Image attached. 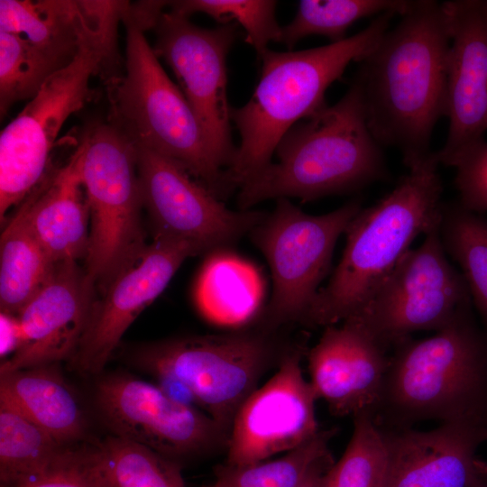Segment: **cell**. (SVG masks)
<instances>
[{
	"label": "cell",
	"instance_id": "obj_30",
	"mask_svg": "<svg viewBox=\"0 0 487 487\" xmlns=\"http://www.w3.org/2000/svg\"><path fill=\"white\" fill-rule=\"evenodd\" d=\"M353 420L350 441L326 472L323 487H389L391 457L384 433L371 412L359 413Z\"/></svg>",
	"mask_w": 487,
	"mask_h": 487
},
{
	"label": "cell",
	"instance_id": "obj_9",
	"mask_svg": "<svg viewBox=\"0 0 487 487\" xmlns=\"http://www.w3.org/2000/svg\"><path fill=\"white\" fill-rule=\"evenodd\" d=\"M80 174L89 209V242L85 258L88 278L103 290L147 244L135 148L109 122L82 135Z\"/></svg>",
	"mask_w": 487,
	"mask_h": 487
},
{
	"label": "cell",
	"instance_id": "obj_24",
	"mask_svg": "<svg viewBox=\"0 0 487 487\" xmlns=\"http://www.w3.org/2000/svg\"><path fill=\"white\" fill-rule=\"evenodd\" d=\"M76 457L93 487H186L179 463L114 435L78 446Z\"/></svg>",
	"mask_w": 487,
	"mask_h": 487
},
{
	"label": "cell",
	"instance_id": "obj_23",
	"mask_svg": "<svg viewBox=\"0 0 487 487\" xmlns=\"http://www.w3.org/2000/svg\"><path fill=\"white\" fill-rule=\"evenodd\" d=\"M0 400L17 409L63 446L83 441L87 419L55 364L0 373Z\"/></svg>",
	"mask_w": 487,
	"mask_h": 487
},
{
	"label": "cell",
	"instance_id": "obj_6",
	"mask_svg": "<svg viewBox=\"0 0 487 487\" xmlns=\"http://www.w3.org/2000/svg\"><path fill=\"white\" fill-rule=\"evenodd\" d=\"M125 75L108 81L109 122L136 147L168 157L223 200L231 195L225 170L213 158L201 126L180 88L168 77L144 32L153 28L152 11L129 3Z\"/></svg>",
	"mask_w": 487,
	"mask_h": 487
},
{
	"label": "cell",
	"instance_id": "obj_15",
	"mask_svg": "<svg viewBox=\"0 0 487 487\" xmlns=\"http://www.w3.org/2000/svg\"><path fill=\"white\" fill-rule=\"evenodd\" d=\"M305 347L291 345L276 372L242 403L234 418L225 464L247 465L294 450L321 430L317 400L302 372Z\"/></svg>",
	"mask_w": 487,
	"mask_h": 487
},
{
	"label": "cell",
	"instance_id": "obj_14",
	"mask_svg": "<svg viewBox=\"0 0 487 487\" xmlns=\"http://www.w3.org/2000/svg\"><path fill=\"white\" fill-rule=\"evenodd\" d=\"M135 148L143 207L154 238L185 241L205 253L227 249L266 216L257 210H231L171 159Z\"/></svg>",
	"mask_w": 487,
	"mask_h": 487
},
{
	"label": "cell",
	"instance_id": "obj_29",
	"mask_svg": "<svg viewBox=\"0 0 487 487\" xmlns=\"http://www.w3.org/2000/svg\"><path fill=\"white\" fill-rule=\"evenodd\" d=\"M440 236L461 268L471 299L487 322V220L462 206L444 204Z\"/></svg>",
	"mask_w": 487,
	"mask_h": 487
},
{
	"label": "cell",
	"instance_id": "obj_3",
	"mask_svg": "<svg viewBox=\"0 0 487 487\" xmlns=\"http://www.w3.org/2000/svg\"><path fill=\"white\" fill-rule=\"evenodd\" d=\"M381 146L367 125L359 85L293 125L271 162L238 189V210L267 200L310 201L360 189L387 176Z\"/></svg>",
	"mask_w": 487,
	"mask_h": 487
},
{
	"label": "cell",
	"instance_id": "obj_20",
	"mask_svg": "<svg viewBox=\"0 0 487 487\" xmlns=\"http://www.w3.org/2000/svg\"><path fill=\"white\" fill-rule=\"evenodd\" d=\"M382 432L391 457L389 487H476L487 480V464L476 456L486 427L440 424L427 431Z\"/></svg>",
	"mask_w": 487,
	"mask_h": 487
},
{
	"label": "cell",
	"instance_id": "obj_8",
	"mask_svg": "<svg viewBox=\"0 0 487 487\" xmlns=\"http://www.w3.org/2000/svg\"><path fill=\"white\" fill-rule=\"evenodd\" d=\"M117 29L86 43L52 74L0 134V219L5 223L51 170V152L69 117L94 97L91 79L109 71Z\"/></svg>",
	"mask_w": 487,
	"mask_h": 487
},
{
	"label": "cell",
	"instance_id": "obj_38",
	"mask_svg": "<svg viewBox=\"0 0 487 487\" xmlns=\"http://www.w3.org/2000/svg\"><path fill=\"white\" fill-rule=\"evenodd\" d=\"M476 487H487V480L482 482V483H480L478 486Z\"/></svg>",
	"mask_w": 487,
	"mask_h": 487
},
{
	"label": "cell",
	"instance_id": "obj_1",
	"mask_svg": "<svg viewBox=\"0 0 487 487\" xmlns=\"http://www.w3.org/2000/svg\"><path fill=\"white\" fill-rule=\"evenodd\" d=\"M450 43L443 4L411 1L353 78L372 136L381 147L397 149L409 169L433 153L434 128L446 116Z\"/></svg>",
	"mask_w": 487,
	"mask_h": 487
},
{
	"label": "cell",
	"instance_id": "obj_26",
	"mask_svg": "<svg viewBox=\"0 0 487 487\" xmlns=\"http://www.w3.org/2000/svg\"><path fill=\"white\" fill-rule=\"evenodd\" d=\"M55 265L36 238L23 201L5 223L0 238L1 311L17 315L45 284Z\"/></svg>",
	"mask_w": 487,
	"mask_h": 487
},
{
	"label": "cell",
	"instance_id": "obj_36",
	"mask_svg": "<svg viewBox=\"0 0 487 487\" xmlns=\"http://www.w3.org/2000/svg\"><path fill=\"white\" fill-rule=\"evenodd\" d=\"M0 335V355L5 360L15 354L23 343V333L17 315L1 311Z\"/></svg>",
	"mask_w": 487,
	"mask_h": 487
},
{
	"label": "cell",
	"instance_id": "obj_37",
	"mask_svg": "<svg viewBox=\"0 0 487 487\" xmlns=\"http://www.w3.org/2000/svg\"><path fill=\"white\" fill-rule=\"evenodd\" d=\"M334 462L330 451L321 455L310 465L298 487H323L324 477Z\"/></svg>",
	"mask_w": 487,
	"mask_h": 487
},
{
	"label": "cell",
	"instance_id": "obj_4",
	"mask_svg": "<svg viewBox=\"0 0 487 487\" xmlns=\"http://www.w3.org/2000/svg\"><path fill=\"white\" fill-rule=\"evenodd\" d=\"M395 15L381 14L338 42L298 51L267 49L258 57L262 70L253 94L245 105L230 110L240 135L234 158L225 170L231 193L271 162L279 142L293 125L326 106L327 87L352 61L360 62L374 49Z\"/></svg>",
	"mask_w": 487,
	"mask_h": 487
},
{
	"label": "cell",
	"instance_id": "obj_34",
	"mask_svg": "<svg viewBox=\"0 0 487 487\" xmlns=\"http://www.w3.org/2000/svg\"><path fill=\"white\" fill-rule=\"evenodd\" d=\"M436 159L455 170L459 205L475 213L487 211V141L482 138Z\"/></svg>",
	"mask_w": 487,
	"mask_h": 487
},
{
	"label": "cell",
	"instance_id": "obj_32",
	"mask_svg": "<svg viewBox=\"0 0 487 487\" xmlns=\"http://www.w3.org/2000/svg\"><path fill=\"white\" fill-rule=\"evenodd\" d=\"M63 68L22 35L0 32L1 118L16 102L31 100Z\"/></svg>",
	"mask_w": 487,
	"mask_h": 487
},
{
	"label": "cell",
	"instance_id": "obj_18",
	"mask_svg": "<svg viewBox=\"0 0 487 487\" xmlns=\"http://www.w3.org/2000/svg\"><path fill=\"white\" fill-rule=\"evenodd\" d=\"M324 327L308 351L310 383L336 417L372 413L389 365L388 349L351 318Z\"/></svg>",
	"mask_w": 487,
	"mask_h": 487
},
{
	"label": "cell",
	"instance_id": "obj_22",
	"mask_svg": "<svg viewBox=\"0 0 487 487\" xmlns=\"http://www.w3.org/2000/svg\"><path fill=\"white\" fill-rule=\"evenodd\" d=\"M81 145L23 200L31 227L54 263L85 259L89 242V209L80 174Z\"/></svg>",
	"mask_w": 487,
	"mask_h": 487
},
{
	"label": "cell",
	"instance_id": "obj_2",
	"mask_svg": "<svg viewBox=\"0 0 487 487\" xmlns=\"http://www.w3.org/2000/svg\"><path fill=\"white\" fill-rule=\"evenodd\" d=\"M392 348L372 413L382 431L428 420L487 428V340L469 310L430 337Z\"/></svg>",
	"mask_w": 487,
	"mask_h": 487
},
{
	"label": "cell",
	"instance_id": "obj_28",
	"mask_svg": "<svg viewBox=\"0 0 487 487\" xmlns=\"http://www.w3.org/2000/svg\"><path fill=\"white\" fill-rule=\"evenodd\" d=\"M69 448L0 400V482L45 471Z\"/></svg>",
	"mask_w": 487,
	"mask_h": 487
},
{
	"label": "cell",
	"instance_id": "obj_21",
	"mask_svg": "<svg viewBox=\"0 0 487 487\" xmlns=\"http://www.w3.org/2000/svg\"><path fill=\"white\" fill-rule=\"evenodd\" d=\"M129 2L1 0L0 32L22 35L61 67L88 41L117 28Z\"/></svg>",
	"mask_w": 487,
	"mask_h": 487
},
{
	"label": "cell",
	"instance_id": "obj_5",
	"mask_svg": "<svg viewBox=\"0 0 487 487\" xmlns=\"http://www.w3.org/2000/svg\"><path fill=\"white\" fill-rule=\"evenodd\" d=\"M438 165L433 152L409 168L389 194L353 218L341 260L302 325L326 327L358 312L416 237L440 225L444 204Z\"/></svg>",
	"mask_w": 487,
	"mask_h": 487
},
{
	"label": "cell",
	"instance_id": "obj_13",
	"mask_svg": "<svg viewBox=\"0 0 487 487\" xmlns=\"http://www.w3.org/2000/svg\"><path fill=\"white\" fill-rule=\"evenodd\" d=\"M157 56L175 74L217 165L227 169L236 148L231 134L226 57L237 36L235 23L199 27L187 16L162 12L154 27Z\"/></svg>",
	"mask_w": 487,
	"mask_h": 487
},
{
	"label": "cell",
	"instance_id": "obj_7",
	"mask_svg": "<svg viewBox=\"0 0 487 487\" xmlns=\"http://www.w3.org/2000/svg\"><path fill=\"white\" fill-rule=\"evenodd\" d=\"M292 344L279 330L258 325L238 331L163 339L142 345L133 364L153 376L170 375L195 396L200 409L230 434L242 403L262 377L279 366Z\"/></svg>",
	"mask_w": 487,
	"mask_h": 487
},
{
	"label": "cell",
	"instance_id": "obj_10",
	"mask_svg": "<svg viewBox=\"0 0 487 487\" xmlns=\"http://www.w3.org/2000/svg\"><path fill=\"white\" fill-rule=\"evenodd\" d=\"M362 209L354 199L324 215L302 211L288 198L276 199L271 213L249 234L268 262L272 294L258 326L280 330L303 323L328 273L335 245Z\"/></svg>",
	"mask_w": 487,
	"mask_h": 487
},
{
	"label": "cell",
	"instance_id": "obj_35",
	"mask_svg": "<svg viewBox=\"0 0 487 487\" xmlns=\"http://www.w3.org/2000/svg\"><path fill=\"white\" fill-rule=\"evenodd\" d=\"M77 446L69 447L47 470L14 481L0 482V487H93L78 465Z\"/></svg>",
	"mask_w": 487,
	"mask_h": 487
},
{
	"label": "cell",
	"instance_id": "obj_19",
	"mask_svg": "<svg viewBox=\"0 0 487 487\" xmlns=\"http://www.w3.org/2000/svg\"><path fill=\"white\" fill-rule=\"evenodd\" d=\"M442 4L451 36L447 61L449 129L436 158L482 139L487 132V1Z\"/></svg>",
	"mask_w": 487,
	"mask_h": 487
},
{
	"label": "cell",
	"instance_id": "obj_17",
	"mask_svg": "<svg viewBox=\"0 0 487 487\" xmlns=\"http://www.w3.org/2000/svg\"><path fill=\"white\" fill-rule=\"evenodd\" d=\"M96 285L78 262L57 263L45 284L18 312L23 343L0 373L71 359L87 326Z\"/></svg>",
	"mask_w": 487,
	"mask_h": 487
},
{
	"label": "cell",
	"instance_id": "obj_33",
	"mask_svg": "<svg viewBox=\"0 0 487 487\" xmlns=\"http://www.w3.org/2000/svg\"><path fill=\"white\" fill-rule=\"evenodd\" d=\"M171 11L188 17L202 13L220 24L241 25L245 41L258 57L268 49L271 41H278L280 26L275 17L276 1L271 0H181L169 2Z\"/></svg>",
	"mask_w": 487,
	"mask_h": 487
},
{
	"label": "cell",
	"instance_id": "obj_27",
	"mask_svg": "<svg viewBox=\"0 0 487 487\" xmlns=\"http://www.w3.org/2000/svg\"><path fill=\"white\" fill-rule=\"evenodd\" d=\"M411 1L402 0H303L290 23L281 26L278 42L291 50L310 35L328 38L331 43L347 37V30L360 19L391 12L403 14Z\"/></svg>",
	"mask_w": 487,
	"mask_h": 487
},
{
	"label": "cell",
	"instance_id": "obj_16",
	"mask_svg": "<svg viewBox=\"0 0 487 487\" xmlns=\"http://www.w3.org/2000/svg\"><path fill=\"white\" fill-rule=\"evenodd\" d=\"M205 253L195 244L154 238L112 278L96 299L72 367L82 374H99L124 334L164 290L181 263Z\"/></svg>",
	"mask_w": 487,
	"mask_h": 487
},
{
	"label": "cell",
	"instance_id": "obj_12",
	"mask_svg": "<svg viewBox=\"0 0 487 487\" xmlns=\"http://www.w3.org/2000/svg\"><path fill=\"white\" fill-rule=\"evenodd\" d=\"M98 412L112 435L180 461L226 451L229 432L198 409L170 398L157 384L127 374L100 378Z\"/></svg>",
	"mask_w": 487,
	"mask_h": 487
},
{
	"label": "cell",
	"instance_id": "obj_25",
	"mask_svg": "<svg viewBox=\"0 0 487 487\" xmlns=\"http://www.w3.org/2000/svg\"><path fill=\"white\" fill-rule=\"evenodd\" d=\"M227 250L210 253L199 272L194 296L206 319L237 326L257 317L263 299V281L252 263Z\"/></svg>",
	"mask_w": 487,
	"mask_h": 487
},
{
	"label": "cell",
	"instance_id": "obj_11",
	"mask_svg": "<svg viewBox=\"0 0 487 487\" xmlns=\"http://www.w3.org/2000/svg\"><path fill=\"white\" fill-rule=\"evenodd\" d=\"M439 227L427 232L365 305L347 317L388 350L414 332H436L469 310L467 285L446 258Z\"/></svg>",
	"mask_w": 487,
	"mask_h": 487
},
{
	"label": "cell",
	"instance_id": "obj_31",
	"mask_svg": "<svg viewBox=\"0 0 487 487\" xmlns=\"http://www.w3.org/2000/svg\"><path fill=\"white\" fill-rule=\"evenodd\" d=\"M335 433V428L321 429L311 440L277 459L240 466L219 464L210 487H298L310 465L329 451Z\"/></svg>",
	"mask_w": 487,
	"mask_h": 487
}]
</instances>
